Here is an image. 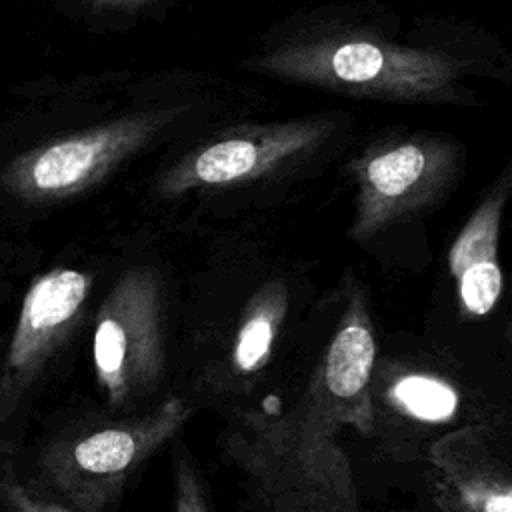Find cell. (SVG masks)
Listing matches in <instances>:
<instances>
[{"label": "cell", "mask_w": 512, "mask_h": 512, "mask_svg": "<svg viewBox=\"0 0 512 512\" xmlns=\"http://www.w3.org/2000/svg\"><path fill=\"white\" fill-rule=\"evenodd\" d=\"M340 426L310 398L246 412L226 436L252 512H366Z\"/></svg>", "instance_id": "1"}, {"label": "cell", "mask_w": 512, "mask_h": 512, "mask_svg": "<svg viewBox=\"0 0 512 512\" xmlns=\"http://www.w3.org/2000/svg\"><path fill=\"white\" fill-rule=\"evenodd\" d=\"M178 396L142 416L106 420L62 434L40 458L44 482L76 512H104L128 478L190 418Z\"/></svg>", "instance_id": "2"}, {"label": "cell", "mask_w": 512, "mask_h": 512, "mask_svg": "<svg viewBox=\"0 0 512 512\" xmlns=\"http://www.w3.org/2000/svg\"><path fill=\"white\" fill-rule=\"evenodd\" d=\"M96 382L114 410L132 408L164 374V336L156 294L142 278H124L104 302L92 338Z\"/></svg>", "instance_id": "3"}, {"label": "cell", "mask_w": 512, "mask_h": 512, "mask_svg": "<svg viewBox=\"0 0 512 512\" xmlns=\"http://www.w3.org/2000/svg\"><path fill=\"white\" fill-rule=\"evenodd\" d=\"M88 288L90 278L72 268L50 270L28 288L0 366V418L10 416L64 340L80 314Z\"/></svg>", "instance_id": "4"}, {"label": "cell", "mask_w": 512, "mask_h": 512, "mask_svg": "<svg viewBox=\"0 0 512 512\" xmlns=\"http://www.w3.org/2000/svg\"><path fill=\"white\" fill-rule=\"evenodd\" d=\"M432 500L440 512H512V478L496 434L464 426L430 446Z\"/></svg>", "instance_id": "5"}, {"label": "cell", "mask_w": 512, "mask_h": 512, "mask_svg": "<svg viewBox=\"0 0 512 512\" xmlns=\"http://www.w3.org/2000/svg\"><path fill=\"white\" fill-rule=\"evenodd\" d=\"M142 134L136 122H120L42 146L14 160L6 186L28 198L48 200L74 194L104 174Z\"/></svg>", "instance_id": "6"}, {"label": "cell", "mask_w": 512, "mask_h": 512, "mask_svg": "<svg viewBox=\"0 0 512 512\" xmlns=\"http://www.w3.org/2000/svg\"><path fill=\"white\" fill-rule=\"evenodd\" d=\"M374 334L362 304L354 302L328 344L318 370L310 378V396L338 426H352L360 434L374 428L370 378L374 368Z\"/></svg>", "instance_id": "7"}, {"label": "cell", "mask_w": 512, "mask_h": 512, "mask_svg": "<svg viewBox=\"0 0 512 512\" xmlns=\"http://www.w3.org/2000/svg\"><path fill=\"white\" fill-rule=\"evenodd\" d=\"M328 70L346 84L428 90L446 80L450 68L446 62L418 52L382 48L370 42H346L328 56Z\"/></svg>", "instance_id": "8"}, {"label": "cell", "mask_w": 512, "mask_h": 512, "mask_svg": "<svg viewBox=\"0 0 512 512\" xmlns=\"http://www.w3.org/2000/svg\"><path fill=\"white\" fill-rule=\"evenodd\" d=\"M312 130L284 128L260 138H230L204 148L192 162L182 186L198 184H226L248 178L284 156L300 150L310 138Z\"/></svg>", "instance_id": "9"}, {"label": "cell", "mask_w": 512, "mask_h": 512, "mask_svg": "<svg viewBox=\"0 0 512 512\" xmlns=\"http://www.w3.org/2000/svg\"><path fill=\"white\" fill-rule=\"evenodd\" d=\"M428 160L420 146L402 144L376 158L364 168V212L362 218L380 220L402 196L422 182Z\"/></svg>", "instance_id": "10"}, {"label": "cell", "mask_w": 512, "mask_h": 512, "mask_svg": "<svg viewBox=\"0 0 512 512\" xmlns=\"http://www.w3.org/2000/svg\"><path fill=\"white\" fill-rule=\"evenodd\" d=\"M286 310L280 290L262 294L244 318L232 348V366L238 374H256L270 358V350Z\"/></svg>", "instance_id": "11"}, {"label": "cell", "mask_w": 512, "mask_h": 512, "mask_svg": "<svg viewBox=\"0 0 512 512\" xmlns=\"http://www.w3.org/2000/svg\"><path fill=\"white\" fill-rule=\"evenodd\" d=\"M500 198H490L464 226L460 236L450 248L448 264L454 276L464 268L478 262L496 260V240H498V220H500Z\"/></svg>", "instance_id": "12"}, {"label": "cell", "mask_w": 512, "mask_h": 512, "mask_svg": "<svg viewBox=\"0 0 512 512\" xmlns=\"http://www.w3.org/2000/svg\"><path fill=\"white\" fill-rule=\"evenodd\" d=\"M396 400L414 416L428 420L448 418L456 408V394L436 378L408 376L394 386Z\"/></svg>", "instance_id": "13"}, {"label": "cell", "mask_w": 512, "mask_h": 512, "mask_svg": "<svg viewBox=\"0 0 512 512\" xmlns=\"http://www.w3.org/2000/svg\"><path fill=\"white\" fill-rule=\"evenodd\" d=\"M456 278L460 302L466 312L474 316H484L494 308L502 290V272L496 260L472 264L464 268Z\"/></svg>", "instance_id": "14"}, {"label": "cell", "mask_w": 512, "mask_h": 512, "mask_svg": "<svg viewBox=\"0 0 512 512\" xmlns=\"http://www.w3.org/2000/svg\"><path fill=\"white\" fill-rule=\"evenodd\" d=\"M172 512H210L198 474L186 456H178L174 462Z\"/></svg>", "instance_id": "15"}, {"label": "cell", "mask_w": 512, "mask_h": 512, "mask_svg": "<svg viewBox=\"0 0 512 512\" xmlns=\"http://www.w3.org/2000/svg\"><path fill=\"white\" fill-rule=\"evenodd\" d=\"M2 512H76L18 482H0Z\"/></svg>", "instance_id": "16"}]
</instances>
